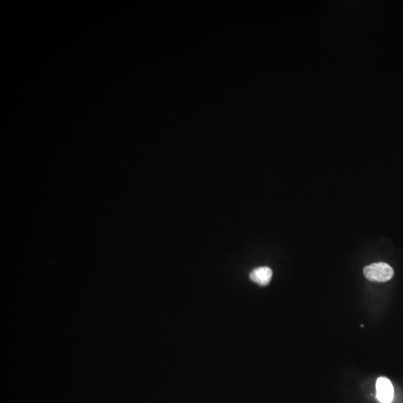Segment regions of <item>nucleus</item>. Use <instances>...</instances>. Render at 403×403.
Returning <instances> with one entry per match:
<instances>
[{"label":"nucleus","instance_id":"nucleus-1","mask_svg":"<svg viewBox=\"0 0 403 403\" xmlns=\"http://www.w3.org/2000/svg\"><path fill=\"white\" fill-rule=\"evenodd\" d=\"M364 274L370 281L386 283L392 278L394 271L388 264L379 262L365 267Z\"/></svg>","mask_w":403,"mask_h":403},{"label":"nucleus","instance_id":"nucleus-3","mask_svg":"<svg viewBox=\"0 0 403 403\" xmlns=\"http://www.w3.org/2000/svg\"><path fill=\"white\" fill-rule=\"evenodd\" d=\"M273 276V271L268 267H260L252 270L250 278L261 286H268Z\"/></svg>","mask_w":403,"mask_h":403},{"label":"nucleus","instance_id":"nucleus-2","mask_svg":"<svg viewBox=\"0 0 403 403\" xmlns=\"http://www.w3.org/2000/svg\"><path fill=\"white\" fill-rule=\"evenodd\" d=\"M376 397L381 403H391L394 396V389L391 381L386 377L378 378L376 381Z\"/></svg>","mask_w":403,"mask_h":403}]
</instances>
